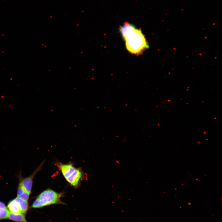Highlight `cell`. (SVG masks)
Segmentation results:
<instances>
[{"label":"cell","mask_w":222,"mask_h":222,"mask_svg":"<svg viewBox=\"0 0 222 222\" xmlns=\"http://www.w3.org/2000/svg\"><path fill=\"white\" fill-rule=\"evenodd\" d=\"M119 30L126 48L131 53L140 55L148 48V43L142 31L133 25L125 22Z\"/></svg>","instance_id":"6da1fadb"},{"label":"cell","mask_w":222,"mask_h":222,"mask_svg":"<svg viewBox=\"0 0 222 222\" xmlns=\"http://www.w3.org/2000/svg\"><path fill=\"white\" fill-rule=\"evenodd\" d=\"M63 194L48 189L42 192L34 201L31 206L33 208H40L54 204H64L60 199Z\"/></svg>","instance_id":"7a4b0ae2"},{"label":"cell","mask_w":222,"mask_h":222,"mask_svg":"<svg viewBox=\"0 0 222 222\" xmlns=\"http://www.w3.org/2000/svg\"><path fill=\"white\" fill-rule=\"evenodd\" d=\"M57 166L64 177L72 186L76 187L79 186L83 174L80 170L76 168L72 163H58Z\"/></svg>","instance_id":"3957f363"},{"label":"cell","mask_w":222,"mask_h":222,"mask_svg":"<svg viewBox=\"0 0 222 222\" xmlns=\"http://www.w3.org/2000/svg\"><path fill=\"white\" fill-rule=\"evenodd\" d=\"M43 162L35 171L29 176L23 178L19 175V183L21 184L25 191L29 193H31L33 183V179L36 173L41 169L42 165Z\"/></svg>","instance_id":"277c9868"},{"label":"cell","mask_w":222,"mask_h":222,"mask_svg":"<svg viewBox=\"0 0 222 222\" xmlns=\"http://www.w3.org/2000/svg\"><path fill=\"white\" fill-rule=\"evenodd\" d=\"M7 208L11 213L15 214H22L18 204L14 199L8 203Z\"/></svg>","instance_id":"5b68a950"},{"label":"cell","mask_w":222,"mask_h":222,"mask_svg":"<svg viewBox=\"0 0 222 222\" xmlns=\"http://www.w3.org/2000/svg\"><path fill=\"white\" fill-rule=\"evenodd\" d=\"M7 219L16 222H27L25 218V215L22 213L15 214L9 212Z\"/></svg>","instance_id":"8992f818"},{"label":"cell","mask_w":222,"mask_h":222,"mask_svg":"<svg viewBox=\"0 0 222 222\" xmlns=\"http://www.w3.org/2000/svg\"><path fill=\"white\" fill-rule=\"evenodd\" d=\"M18 204L22 213L25 215L28 210V205L27 201L17 197L14 199Z\"/></svg>","instance_id":"52a82bcc"},{"label":"cell","mask_w":222,"mask_h":222,"mask_svg":"<svg viewBox=\"0 0 222 222\" xmlns=\"http://www.w3.org/2000/svg\"><path fill=\"white\" fill-rule=\"evenodd\" d=\"M9 213L5 204L0 201V220L7 219Z\"/></svg>","instance_id":"ba28073f"},{"label":"cell","mask_w":222,"mask_h":222,"mask_svg":"<svg viewBox=\"0 0 222 222\" xmlns=\"http://www.w3.org/2000/svg\"><path fill=\"white\" fill-rule=\"evenodd\" d=\"M116 162L118 164H120V162H119V161H118L116 160Z\"/></svg>","instance_id":"9c48e42d"}]
</instances>
